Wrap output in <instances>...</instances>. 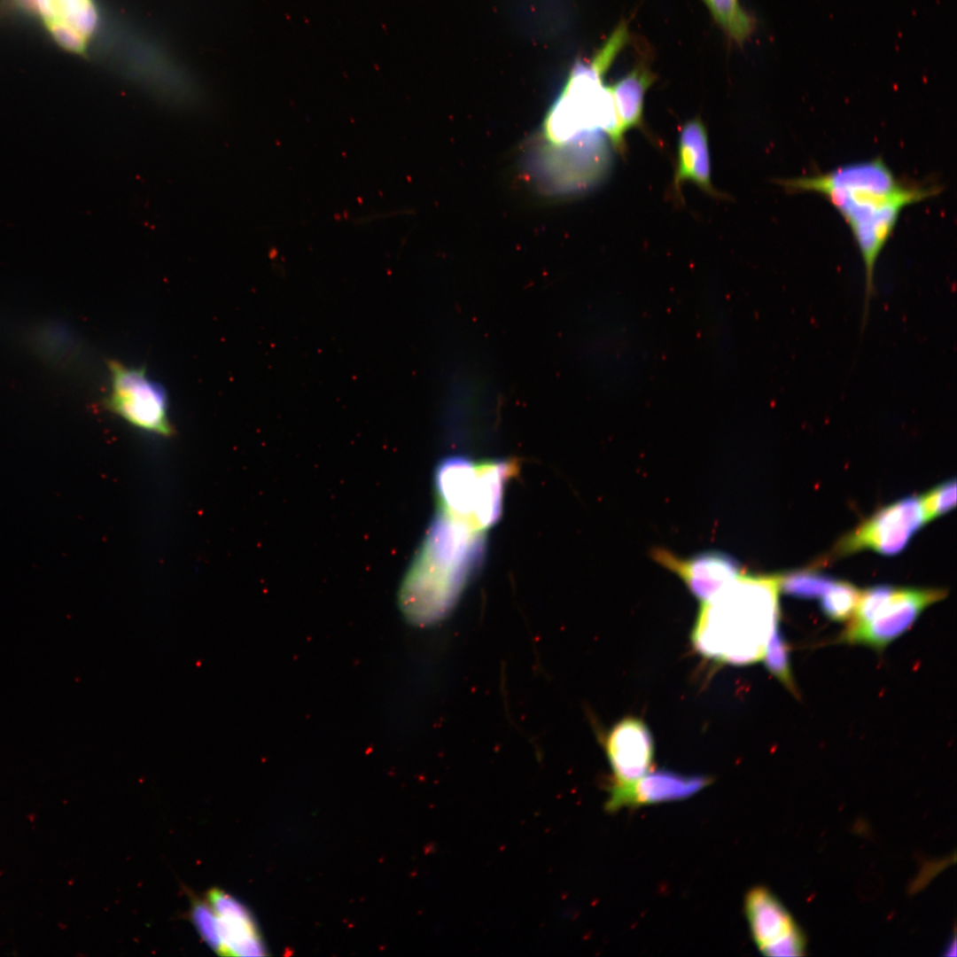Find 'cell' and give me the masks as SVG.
Listing matches in <instances>:
<instances>
[{
  "instance_id": "7a4b0ae2",
  "label": "cell",
  "mask_w": 957,
  "mask_h": 957,
  "mask_svg": "<svg viewBox=\"0 0 957 957\" xmlns=\"http://www.w3.org/2000/svg\"><path fill=\"white\" fill-rule=\"evenodd\" d=\"M484 532L439 510L400 588V608L410 623L433 624L452 609L481 562Z\"/></svg>"
},
{
  "instance_id": "e0dca14e",
  "label": "cell",
  "mask_w": 957,
  "mask_h": 957,
  "mask_svg": "<svg viewBox=\"0 0 957 957\" xmlns=\"http://www.w3.org/2000/svg\"><path fill=\"white\" fill-rule=\"evenodd\" d=\"M656 77L650 66L640 62L610 86L619 130L623 136L632 128H643V105L648 89Z\"/></svg>"
},
{
  "instance_id": "8fae6325",
  "label": "cell",
  "mask_w": 957,
  "mask_h": 957,
  "mask_svg": "<svg viewBox=\"0 0 957 957\" xmlns=\"http://www.w3.org/2000/svg\"><path fill=\"white\" fill-rule=\"evenodd\" d=\"M650 555L655 562L678 576L701 603L711 599L743 572L736 558L716 549L682 557L667 549L653 548Z\"/></svg>"
},
{
  "instance_id": "9a60e30c",
  "label": "cell",
  "mask_w": 957,
  "mask_h": 957,
  "mask_svg": "<svg viewBox=\"0 0 957 957\" xmlns=\"http://www.w3.org/2000/svg\"><path fill=\"white\" fill-rule=\"evenodd\" d=\"M708 134L700 118L686 121L680 128L673 192L681 197V186L690 181L714 198H724L712 185Z\"/></svg>"
},
{
  "instance_id": "ffe728a7",
  "label": "cell",
  "mask_w": 957,
  "mask_h": 957,
  "mask_svg": "<svg viewBox=\"0 0 957 957\" xmlns=\"http://www.w3.org/2000/svg\"><path fill=\"white\" fill-rule=\"evenodd\" d=\"M777 577L779 591L805 599L821 597L836 581L829 576L808 570L777 574Z\"/></svg>"
},
{
  "instance_id": "ac0fdd59",
  "label": "cell",
  "mask_w": 957,
  "mask_h": 957,
  "mask_svg": "<svg viewBox=\"0 0 957 957\" xmlns=\"http://www.w3.org/2000/svg\"><path fill=\"white\" fill-rule=\"evenodd\" d=\"M515 466L510 462L490 461L478 464V490L475 520L486 530L493 525L502 512L503 486Z\"/></svg>"
},
{
  "instance_id": "3957f363",
  "label": "cell",
  "mask_w": 957,
  "mask_h": 957,
  "mask_svg": "<svg viewBox=\"0 0 957 957\" xmlns=\"http://www.w3.org/2000/svg\"><path fill=\"white\" fill-rule=\"evenodd\" d=\"M777 574L746 573L701 603L691 642L704 658L745 665L763 658L779 619Z\"/></svg>"
},
{
  "instance_id": "5bb4252c",
  "label": "cell",
  "mask_w": 957,
  "mask_h": 957,
  "mask_svg": "<svg viewBox=\"0 0 957 957\" xmlns=\"http://www.w3.org/2000/svg\"><path fill=\"white\" fill-rule=\"evenodd\" d=\"M207 902L214 911L222 955L261 956L264 947L255 923L247 909L221 889L207 893Z\"/></svg>"
},
{
  "instance_id": "5b68a950",
  "label": "cell",
  "mask_w": 957,
  "mask_h": 957,
  "mask_svg": "<svg viewBox=\"0 0 957 957\" xmlns=\"http://www.w3.org/2000/svg\"><path fill=\"white\" fill-rule=\"evenodd\" d=\"M111 389L105 401L108 410L130 425L147 432L169 436L173 432L167 414V395L143 368L108 362Z\"/></svg>"
},
{
  "instance_id": "d6986e66",
  "label": "cell",
  "mask_w": 957,
  "mask_h": 957,
  "mask_svg": "<svg viewBox=\"0 0 957 957\" xmlns=\"http://www.w3.org/2000/svg\"><path fill=\"white\" fill-rule=\"evenodd\" d=\"M717 23L727 35L743 43L754 28L752 18L741 7L737 0H704Z\"/></svg>"
},
{
  "instance_id": "7c38bea8",
  "label": "cell",
  "mask_w": 957,
  "mask_h": 957,
  "mask_svg": "<svg viewBox=\"0 0 957 957\" xmlns=\"http://www.w3.org/2000/svg\"><path fill=\"white\" fill-rule=\"evenodd\" d=\"M712 781L710 776L704 774L687 775L669 770L650 771L632 782L610 783L605 809L612 813L622 808L685 799L710 785Z\"/></svg>"
},
{
  "instance_id": "30bf717a",
  "label": "cell",
  "mask_w": 957,
  "mask_h": 957,
  "mask_svg": "<svg viewBox=\"0 0 957 957\" xmlns=\"http://www.w3.org/2000/svg\"><path fill=\"white\" fill-rule=\"evenodd\" d=\"M603 132L585 134L561 144H549L542 152V168L556 188H587L599 181L609 167V150Z\"/></svg>"
},
{
  "instance_id": "cb8c5ba5",
  "label": "cell",
  "mask_w": 957,
  "mask_h": 957,
  "mask_svg": "<svg viewBox=\"0 0 957 957\" xmlns=\"http://www.w3.org/2000/svg\"><path fill=\"white\" fill-rule=\"evenodd\" d=\"M926 521L938 517L956 504V481L942 483L920 497Z\"/></svg>"
},
{
  "instance_id": "2e32d148",
  "label": "cell",
  "mask_w": 957,
  "mask_h": 957,
  "mask_svg": "<svg viewBox=\"0 0 957 957\" xmlns=\"http://www.w3.org/2000/svg\"><path fill=\"white\" fill-rule=\"evenodd\" d=\"M435 485L440 509L468 519L478 527L474 516L478 464L462 456L447 457L436 470Z\"/></svg>"
},
{
  "instance_id": "603a6c76",
  "label": "cell",
  "mask_w": 957,
  "mask_h": 957,
  "mask_svg": "<svg viewBox=\"0 0 957 957\" xmlns=\"http://www.w3.org/2000/svg\"><path fill=\"white\" fill-rule=\"evenodd\" d=\"M191 916L199 936L214 952L222 955L217 917L209 903L193 899Z\"/></svg>"
},
{
  "instance_id": "4fadbf2b",
  "label": "cell",
  "mask_w": 957,
  "mask_h": 957,
  "mask_svg": "<svg viewBox=\"0 0 957 957\" xmlns=\"http://www.w3.org/2000/svg\"><path fill=\"white\" fill-rule=\"evenodd\" d=\"M613 779L611 783L634 782L651 770L654 741L646 723L637 717L617 722L603 739Z\"/></svg>"
},
{
  "instance_id": "6da1fadb",
  "label": "cell",
  "mask_w": 957,
  "mask_h": 957,
  "mask_svg": "<svg viewBox=\"0 0 957 957\" xmlns=\"http://www.w3.org/2000/svg\"><path fill=\"white\" fill-rule=\"evenodd\" d=\"M777 183L787 192L821 195L848 225L864 266V322L875 293V265L902 210L942 190L934 183L897 176L881 157Z\"/></svg>"
},
{
  "instance_id": "7402d4cb",
  "label": "cell",
  "mask_w": 957,
  "mask_h": 957,
  "mask_svg": "<svg viewBox=\"0 0 957 957\" xmlns=\"http://www.w3.org/2000/svg\"><path fill=\"white\" fill-rule=\"evenodd\" d=\"M860 591L845 581H836L821 598V608L829 619L843 621L852 617L858 603Z\"/></svg>"
},
{
  "instance_id": "277c9868",
  "label": "cell",
  "mask_w": 957,
  "mask_h": 957,
  "mask_svg": "<svg viewBox=\"0 0 957 957\" xmlns=\"http://www.w3.org/2000/svg\"><path fill=\"white\" fill-rule=\"evenodd\" d=\"M612 62L597 51L590 61L575 64L544 121L543 135L549 144H565L600 131L619 152H625V136L619 130L610 86L603 82Z\"/></svg>"
},
{
  "instance_id": "8992f818",
  "label": "cell",
  "mask_w": 957,
  "mask_h": 957,
  "mask_svg": "<svg viewBox=\"0 0 957 957\" xmlns=\"http://www.w3.org/2000/svg\"><path fill=\"white\" fill-rule=\"evenodd\" d=\"M945 595L943 589L891 587L871 618L863 625L848 626L841 640L883 650L906 632L924 609Z\"/></svg>"
},
{
  "instance_id": "9c48e42d",
  "label": "cell",
  "mask_w": 957,
  "mask_h": 957,
  "mask_svg": "<svg viewBox=\"0 0 957 957\" xmlns=\"http://www.w3.org/2000/svg\"><path fill=\"white\" fill-rule=\"evenodd\" d=\"M13 6L34 17L61 49L86 54L99 26L95 0H12Z\"/></svg>"
},
{
  "instance_id": "44dd1931",
  "label": "cell",
  "mask_w": 957,
  "mask_h": 957,
  "mask_svg": "<svg viewBox=\"0 0 957 957\" xmlns=\"http://www.w3.org/2000/svg\"><path fill=\"white\" fill-rule=\"evenodd\" d=\"M789 652V647L780 630L778 619L774 626L763 657L766 669L796 695L797 689L793 681Z\"/></svg>"
},
{
  "instance_id": "52a82bcc",
  "label": "cell",
  "mask_w": 957,
  "mask_h": 957,
  "mask_svg": "<svg viewBox=\"0 0 957 957\" xmlns=\"http://www.w3.org/2000/svg\"><path fill=\"white\" fill-rule=\"evenodd\" d=\"M925 523L921 499L904 498L880 510L844 536L834 554L844 556L865 549L884 555L897 554Z\"/></svg>"
},
{
  "instance_id": "ba28073f",
  "label": "cell",
  "mask_w": 957,
  "mask_h": 957,
  "mask_svg": "<svg viewBox=\"0 0 957 957\" xmlns=\"http://www.w3.org/2000/svg\"><path fill=\"white\" fill-rule=\"evenodd\" d=\"M744 912L753 941L766 956L805 954V937L788 909L767 888H751L744 898Z\"/></svg>"
}]
</instances>
